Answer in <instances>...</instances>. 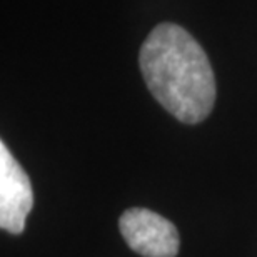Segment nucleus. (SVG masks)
Here are the masks:
<instances>
[{
  "mask_svg": "<svg viewBox=\"0 0 257 257\" xmlns=\"http://www.w3.org/2000/svg\"><path fill=\"white\" fill-rule=\"evenodd\" d=\"M139 65L154 99L177 120L199 124L212 112V67L200 44L181 25L154 27L139 52Z\"/></svg>",
  "mask_w": 257,
  "mask_h": 257,
  "instance_id": "obj_1",
  "label": "nucleus"
},
{
  "mask_svg": "<svg viewBox=\"0 0 257 257\" xmlns=\"http://www.w3.org/2000/svg\"><path fill=\"white\" fill-rule=\"evenodd\" d=\"M119 229L127 245L144 257H176L179 232L171 220L144 207L125 210L119 219Z\"/></svg>",
  "mask_w": 257,
  "mask_h": 257,
  "instance_id": "obj_2",
  "label": "nucleus"
},
{
  "mask_svg": "<svg viewBox=\"0 0 257 257\" xmlns=\"http://www.w3.org/2000/svg\"><path fill=\"white\" fill-rule=\"evenodd\" d=\"M34 207L32 184L7 146L0 144V227L22 234L25 219Z\"/></svg>",
  "mask_w": 257,
  "mask_h": 257,
  "instance_id": "obj_3",
  "label": "nucleus"
}]
</instances>
